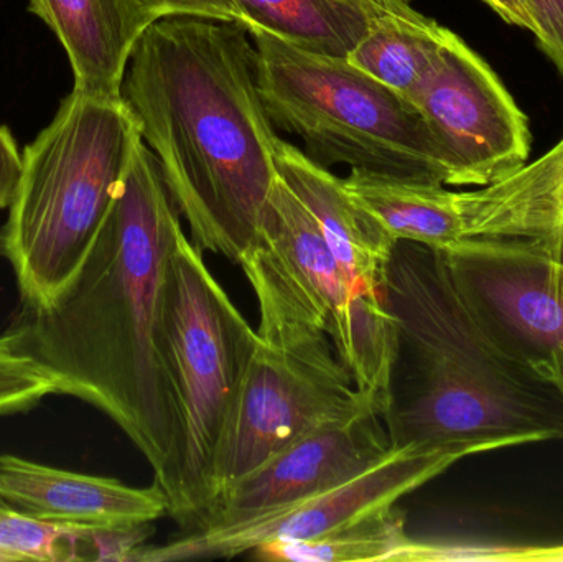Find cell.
I'll list each match as a JSON object with an SVG mask.
<instances>
[{
  "label": "cell",
  "mask_w": 563,
  "mask_h": 562,
  "mask_svg": "<svg viewBox=\"0 0 563 562\" xmlns=\"http://www.w3.org/2000/svg\"><path fill=\"white\" fill-rule=\"evenodd\" d=\"M180 213L151 148L139 141L75 276L10 330L58 388L115 422L151 464L170 505L178 421L162 352V310Z\"/></svg>",
  "instance_id": "cell-1"
},
{
  "label": "cell",
  "mask_w": 563,
  "mask_h": 562,
  "mask_svg": "<svg viewBox=\"0 0 563 562\" xmlns=\"http://www.w3.org/2000/svg\"><path fill=\"white\" fill-rule=\"evenodd\" d=\"M121 99L161 167L191 241L231 263L260 243L279 135L257 86L246 26L155 20L132 48Z\"/></svg>",
  "instance_id": "cell-2"
},
{
  "label": "cell",
  "mask_w": 563,
  "mask_h": 562,
  "mask_svg": "<svg viewBox=\"0 0 563 562\" xmlns=\"http://www.w3.org/2000/svg\"><path fill=\"white\" fill-rule=\"evenodd\" d=\"M380 294L397 326L390 448L468 455L563 441V395L548 372L509 352L460 290L445 253L397 241Z\"/></svg>",
  "instance_id": "cell-3"
},
{
  "label": "cell",
  "mask_w": 563,
  "mask_h": 562,
  "mask_svg": "<svg viewBox=\"0 0 563 562\" xmlns=\"http://www.w3.org/2000/svg\"><path fill=\"white\" fill-rule=\"evenodd\" d=\"M141 139L121 98L73 89L26 145L0 228V257L12 267L23 306H48L75 276Z\"/></svg>",
  "instance_id": "cell-4"
},
{
  "label": "cell",
  "mask_w": 563,
  "mask_h": 562,
  "mask_svg": "<svg viewBox=\"0 0 563 562\" xmlns=\"http://www.w3.org/2000/svg\"><path fill=\"white\" fill-rule=\"evenodd\" d=\"M247 32L267 115L303 142L311 161L449 187L442 145L409 99L344 58L308 52L260 26Z\"/></svg>",
  "instance_id": "cell-5"
},
{
  "label": "cell",
  "mask_w": 563,
  "mask_h": 562,
  "mask_svg": "<svg viewBox=\"0 0 563 562\" xmlns=\"http://www.w3.org/2000/svg\"><path fill=\"white\" fill-rule=\"evenodd\" d=\"M257 343L185 233L172 254L162 310V352L178 421L177 482L168 514L200 530L217 507L214 469L228 419Z\"/></svg>",
  "instance_id": "cell-6"
},
{
  "label": "cell",
  "mask_w": 563,
  "mask_h": 562,
  "mask_svg": "<svg viewBox=\"0 0 563 562\" xmlns=\"http://www.w3.org/2000/svg\"><path fill=\"white\" fill-rule=\"evenodd\" d=\"M251 286L260 302L257 343L218 449L217 507L238 481L301 436L377 412L328 333L273 287Z\"/></svg>",
  "instance_id": "cell-7"
},
{
  "label": "cell",
  "mask_w": 563,
  "mask_h": 562,
  "mask_svg": "<svg viewBox=\"0 0 563 562\" xmlns=\"http://www.w3.org/2000/svg\"><path fill=\"white\" fill-rule=\"evenodd\" d=\"M409 101L442 145L449 187H486L528 162V115L492 66L452 30Z\"/></svg>",
  "instance_id": "cell-8"
},
{
  "label": "cell",
  "mask_w": 563,
  "mask_h": 562,
  "mask_svg": "<svg viewBox=\"0 0 563 562\" xmlns=\"http://www.w3.org/2000/svg\"><path fill=\"white\" fill-rule=\"evenodd\" d=\"M466 455L455 449H390L386 458L343 484L227 528L188 531L161 547L141 548L134 562L223 560L276 541H308L393 507Z\"/></svg>",
  "instance_id": "cell-9"
},
{
  "label": "cell",
  "mask_w": 563,
  "mask_h": 562,
  "mask_svg": "<svg viewBox=\"0 0 563 562\" xmlns=\"http://www.w3.org/2000/svg\"><path fill=\"white\" fill-rule=\"evenodd\" d=\"M443 253L486 327L509 352L542 368L563 342V230L465 238Z\"/></svg>",
  "instance_id": "cell-10"
},
{
  "label": "cell",
  "mask_w": 563,
  "mask_h": 562,
  "mask_svg": "<svg viewBox=\"0 0 563 562\" xmlns=\"http://www.w3.org/2000/svg\"><path fill=\"white\" fill-rule=\"evenodd\" d=\"M390 449L383 416L377 412L321 426L238 481L200 530L233 527L297 504L350 481L386 458Z\"/></svg>",
  "instance_id": "cell-11"
},
{
  "label": "cell",
  "mask_w": 563,
  "mask_h": 562,
  "mask_svg": "<svg viewBox=\"0 0 563 562\" xmlns=\"http://www.w3.org/2000/svg\"><path fill=\"white\" fill-rule=\"evenodd\" d=\"M240 266L250 283H263L300 307L343 355L354 286L338 264L310 211L280 177L264 211L261 240Z\"/></svg>",
  "instance_id": "cell-12"
},
{
  "label": "cell",
  "mask_w": 563,
  "mask_h": 562,
  "mask_svg": "<svg viewBox=\"0 0 563 562\" xmlns=\"http://www.w3.org/2000/svg\"><path fill=\"white\" fill-rule=\"evenodd\" d=\"M0 502L29 517L78 528L154 524L168 514L164 488H145L0 455Z\"/></svg>",
  "instance_id": "cell-13"
},
{
  "label": "cell",
  "mask_w": 563,
  "mask_h": 562,
  "mask_svg": "<svg viewBox=\"0 0 563 562\" xmlns=\"http://www.w3.org/2000/svg\"><path fill=\"white\" fill-rule=\"evenodd\" d=\"M277 174L317 221L328 247L354 286L376 287L397 241L350 194L344 178L277 139Z\"/></svg>",
  "instance_id": "cell-14"
},
{
  "label": "cell",
  "mask_w": 563,
  "mask_h": 562,
  "mask_svg": "<svg viewBox=\"0 0 563 562\" xmlns=\"http://www.w3.org/2000/svg\"><path fill=\"white\" fill-rule=\"evenodd\" d=\"M30 12L58 36L75 91L121 98L132 48L154 23L137 0H30Z\"/></svg>",
  "instance_id": "cell-15"
},
{
  "label": "cell",
  "mask_w": 563,
  "mask_h": 562,
  "mask_svg": "<svg viewBox=\"0 0 563 562\" xmlns=\"http://www.w3.org/2000/svg\"><path fill=\"white\" fill-rule=\"evenodd\" d=\"M465 238L538 236L563 230V137L538 161L463 191Z\"/></svg>",
  "instance_id": "cell-16"
},
{
  "label": "cell",
  "mask_w": 563,
  "mask_h": 562,
  "mask_svg": "<svg viewBox=\"0 0 563 562\" xmlns=\"http://www.w3.org/2000/svg\"><path fill=\"white\" fill-rule=\"evenodd\" d=\"M344 185L396 241L445 251L465 240L463 191L364 172H351Z\"/></svg>",
  "instance_id": "cell-17"
},
{
  "label": "cell",
  "mask_w": 563,
  "mask_h": 562,
  "mask_svg": "<svg viewBox=\"0 0 563 562\" xmlns=\"http://www.w3.org/2000/svg\"><path fill=\"white\" fill-rule=\"evenodd\" d=\"M366 36L346 62L409 99L442 48L450 29L423 15L412 0H371Z\"/></svg>",
  "instance_id": "cell-18"
},
{
  "label": "cell",
  "mask_w": 563,
  "mask_h": 562,
  "mask_svg": "<svg viewBox=\"0 0 563 562\" xmlns=\"http://www.w3.org/2000/svg\"><path fill=\"white\" fill-rule=\"evenodd\" d=\"M246 29L271 30L300 48L346 58L366 36L371 0H236Z\"/></svg>",
  "instance_id": "cell-19"
},
{
  "label": "cell",
  "mask_w": 563,
  "mask_h": 562,
  "mask_svg": "<svg viewBox=\"0 0 563 562\" xmlns=\"http://www.w3.org/2000/svg\"><path fill=\"white\" fill-rule=\"evenodd\" d=\"M410 543L404 515L393 505L324 537L261 544L251 553L266 562H397Z\"/></svg>",
  "instance_id": "cell-20"
},
{
  "label": "cell",
  "mask_w": 563,
  "mask_h": 562,
  "mask_svg": "<svg viewBox=\"0 0 563 562\" xmlns=\"http://www.w3.org/2000/svg\"><path fill=\"white\" fill-rule=\"evenodd\" d=\"M397 353V326L376 287H357L351 302L346 346L341 362L357 392L380 416L389 403Z\"/></svg>",
  "instance_id": "cell-21"
},
{
  "label": "cell",
  "mask_w": 563,
  "mask_h": 562,
  "mask_svg": "<svg viewBox=\"0 0 563 562\" xmlns=\"http://www.w3.org/2000/svg\"><path fill=\"white\" fill-rule=\"evenodd\" d=\"M91 528L66 527L0 507V562L91 561Z\"/></svg>",
  "instance_id": "cell-22"
},
{
  "label": "cell",
  "mask_w": 563,
  "mask_h": 562,
  "mask_svg": "<svg viewBox=\"0 0 563 562\" xmlns=\"http://www.w3.org/2000/svg\"><path fill=\"white\" fill-rule=\"evenodd\" d=\"M52 395H58L52 376L19 349L12 333L0 337V416L29 411Z\"/></svg>",
  "instance_id": "cell-23"
},
{
  "label": "cell",
  "mask_w": 563,
  "mask_h": 562,
  "mask_svg": "<svg viewBox=\"0 0 563 562\" xmlns=\"http://www.w3.org/2000/svg\"><path fill=\"white\" fill-rule=\"evenodd\" d=\"M417 561L562 562L563 544L555 547H446L419 543Z\"/></svg>",
  "instance_id": "cell-24"
},
{
  "label": "cell",
  "mask_w": 563,
  "mask_h": 562,
  "mask_svg": "<svg viewBox=\"0 0 563 562\" xmlns=\"http://www.w3.org/2000/svg\"><path fill=\"white\" fill-rule=\"evenodd\" d=\"M152 20L174 15L207 16L246 25V16L236 0H137Z\"/></svg>",
  "instance_id": "cell-25"
},
{
  "label": "cell",
  "mask_w": 563,
  "mask_h": 562,
  "mask_svg": "<svg viewBox=\"0 0 563 562\" xmlns=\"http://www.w3.org/2000/svg\"><path fill=\"white\" fill-rule=\"evenodd\" d=\"M542 52L563 75V0H522Z\"/></svg>",
  "instance_id": "cell-26"
},
{
  "label": "cell",
  "mask_w": 563,
  "mask_h": 562,
  "mask_svg": "<svg viewBox=\"0 0 563 562\" xmlns=\"http://www.w3.org/2000/svg\"><path fill=\"white\" fill-rule=\"evenodd\" d=\"M22 154L5 125H0V210L9 208L22 175Z\"/></svg>",
  "instance_id": "cell-27"
},
{
  "label": "cell",
  "mask_w": 563,
  "mask_h": 562,
  "mask_svg": "<svg viewBox=\"0 0 563 562\" xmlns=\"http://www.w3.org/2000/svg\"><path fill=\"white\" fill-rule=\"evenodd\" d=\"M486 5L492 7L505 22L511 23V25L519 26V29L529 30L534 32V25H532L531 16H529L528 10H526L522 0H483Z\"/></svg>",
  "instance_id": "cell-28"
},
{
  "label": "cell",
  "mask_w": 563,
  "mask_h": 562,
  "mask_svg": "<svg viewBox=\"0 0 563 562\" xmlns=\"http://www.w3.org/2000/svg\"><path fill=\"white\" fill-rule=\"evenodd\" d=\"M542 366L548 372L549 378L555 383V386L561 389L563 395V342L554 346L551 355L548 356Z\"/></svg>",
  "instance_id": "cell-29"
},
{
  "label": "cell",
  "mask_w": 563,
  "mask_h": 562,
  "mask_svg": "<svg viewBox=\"0 0 563 562\" xmlns=\"http://www.w3.org/2000/svg\"><path fill=\"white\" fill-rule=\"evenodd\" d=\"M0 507H3V504H2V502H0Z\"/></svg>",
  "instance_id": "cell-30"
}]
</instances>
